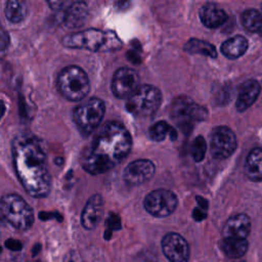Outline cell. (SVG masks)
I'll use <instances>...</instances> for the list:
<instances>
[{
  "mask_svg": "<svg viewBox=\"0 0 262 262\" xmlns=\"http://www.w3.org/2000/svg\"><path fill=\"white\" fill-rule=\"evenodd\" d=\"M11 151L16 175L26 191L34 198L46 196L51 177L41 141L32 135H18L13 139Z\"/></svg>",
  "mask_w": 262,
  "mask_h": 262,
  "instance_id": "6da1fadb",
  "label": "cell"
},
{
  "mask_svg": "<svg viewBox=\"0 0 262 262\" xmlns=\"http://www.w3.org/2000/svg\"><path fill=\"white\" fill-rule=\"evenodd\" d=\"M131 146L132 138L125 126L116 121L106 122L82 154L81 165L90 174L104 173L122 162Z\"/></svg>",
  "mask_w": 262,
  "mask_h": 262,
  "instance_id": "7a4b0ae2",
  "label": "cell"
},
{
  "mask_svg": "<svg viewBox=\"0 0 262 262\" xmlns=\"http://www.w3.org/2000/svg\"><path fill=\"white\" fill-rule=\"evenodd\" d=\"M62 44L69 48L91 51L116 50L122 46V42L114 32H103L96 29H88L68 35L63 37Z\"/></svg>",
  "mask_w": 262,
  "mask_h": 262,
  "instance_id": "3957f363",
  "label": "cell"
},
{
  "mask_svg": "<svg viewBox=\"0 0 262 262\" xmlns=\"http://www.w3.org/2000/svg\"><path fill=\"white\" fill-rule=\"evenodd\" d=\"M57 88L64 98L72 101L81 100L90 89L88 76L80 67L69 66L58 74Z\"/></svg>",
  "mask_w": 262,
  "mask_h": 262,
  "instance_id": "277c9868",
  "label": "cell"
},
{
  "mask_svg": "<svg viewBox=\"0 0 262 262\" xmlns=\"http://www.w3.org/2000/svg\"><path fill=\"white\" fill-rule=\"evenodd\" d=\"M0 215L14 228L26 230L34 222L32 208L18 194H5L0 200Z\"/></svg>",
  "mask_w": 262,
  "mask_h": 262,
  "instance_id": "5b68a950",
  "label": "cell"
},
{
  "mask_svg": "<svg viewBox=\"0 0 262 262\" xmlns=\"http://www.w3.org/2000/svg\"><path fill=\"white\" fill-rule=\"evenodd\" d=\"M162 102L161 91L148 84H139L127 97L126 108L137 117H149L154 115Z\"/></svg>",
  "mask_w": 262,
  "mask_h": 262,
  "instance_id": "8992f818",
  "label": "cell"
},
{
  "mask_svg": "<svg viewBox=\"0 0 262 262\" xmlns=\"http://www.w3.org/2000/svg\"><path fill=\"white\" fill-rule=\"evenodd\" d=\"M170 115L183 132H189L195 123L206 119L207 111L190 98L179 96L171 103Z\"/></svg>",
  "mask_w": 262,
  "mask_h": 262,
  "instance_id": "52a82bcc",
  "label": "cell"
},
{
  "mask_svg": "<svg viewBox=\"0 0 262 262\" xmlns=\"http://www.w3.org/2000/svg\"><path fill=\"white\" fill-rule=\"evenodd\" d=\"M104 112V102L97 97H92L75 108L73 113L74 122L79 131L88 136L97 129L102 121Z\"/></svg>",
  "mask_w": 262,
  "mask_h": 262,
  "instance_id": "ba28073f",
  "label": "cell"
},
{
  "mask_svg": "<svg viewBox=\"0 0 262 262\" xmlns=\"http://www.w3.org/2000/svg\"><path fill=\"white\" fill-rule=\"evenodd\" d=\"M177 196L168 189H156L149 192L144 201V209L155 217H166L177 207Z\"/></svg>",
  "mask_w": 262,
  "mask_h": 262,
  "instance_id": "9c48e42d",
  "label": "cell"
},
{
  "mask_svg": "<svg viewBox=\"0 0 262 262\" xmlns=\"http://www.w3.org/2000/svg\"><path fill=\"white\" fill-rule=\"evenodd\" d=\"M237 145L236 136L226 126H219L214 129L211 136L210 151L217 160H224L231 156Z\"/></svg>",
  "mask_w": 262,
  "mask_h": 262,
  "instance_id": "30bf717a",
  "label": "cell"
},
{
  "mask_svg": "<svg viewBox=\"0 0 262 262\" xmlns=\"http://www.w3.org/2000/svg\"><path fill=\"white\" fill-rule=\"evenodd\" d=\"M139 85V77L135 70L131 68L118 69L112 79V91L118 98L128 97Z\"/></svg>",
  "mask_w": 262,
  "mask_h": 262,
  "instance_id": "8fae6325",
  "label": "cell"
},
{
  "mask_svg": "<svg viewBox=\"0 0 262 262\" xmlns=\"http://www.w3.org/2000/svg\"><path fill=\"white\" fill-rule=\"evenodd\" d=\"M162 250L170 262H188L189 246L179 233H167L162 239Z\"/></svg>",
  "mask_w": 262,
  "mask_h": 262,
  "instance_id": "7c38bea8",
  "label": "cell"
},
{
  "mask_svg": "<svg viewBox=\"0 0 262 262\" xmlns=\"http://www.w3.org/2000/svg\"><path fill=\"white\" fill-rule=\"evenodd\" d=\"M156 168L151 161L139 159L131 162L123 173V178L128 185L136 186L148 181L155 174Z\"/></svg>",
  "mask_w": 262,
  "mask_h": 262,
  "instance_id": "4fadbf2b",
  "label": "cell"
},
{
  "mask_svg": "<svg viewBox=\"0 0 262 262\" xmlns=\"http://www.w3.org/2000/svg\"><path fill=\"white\" fill-rule=\"evenodd\" d=\"M103 213V200L100 194L92 195L86 203L82 214H81V224L85 229H94Z\"/></svg>",
  "mask_w": 262,
  "mask_h": 262,
  "instance_id": "5bb4252c",
  "label": "cell"
},
{
  "mask_svg": "<svg viewBox=\"0 0 262 262\" xmlns=\"http://www.w3.org/2000/svg\"><path fill=\"white\" fill-rule=\"evenodd\" d=\"M251 230V220L248 215L239 213L231 216L223 227L224 238H246Z\"/></svg>",
  "mask_w": 262,
  "mask_h": 262,
  "instance_id": "9a60e30c",
  "label": "cell"
},
{
  "mask_svg": "<svg viewBox=\"0 0 262 262\" xmlns=\"http://www.w3.org/2000/svg\"><path fill=\"white\" fill-rule=\"evenodd\" d=\"M260 84L256 80H247L244 82L238 89V94L235 101L236 110L244 112L249 108L257 99L260 93Z\"/></svg>",
  "mask_w": 262,
  "mask_h": 262,
  "instance_id": "2e32d148",
  "label": "cell"
},
{
  "mask_svg": "<svg viewBox=\"0 0 262 262\" xmlns=\"http://www.w3.org/2000/svg\"><path fill=\"white\" fill-rule=\"evenodd\" d=\"M200 18L207 28L216 29L226 21L227 14L217 4L206 3L200 9Z\"/></svg>",
  "mask_w": 262,
  "mask_h": 262,
  "instance_id": "e0dca14e",
  "label": "cell"
},
{
  "mask_svg": "<svg viewBox=\"0 0 262 262\" xmlns=\"http://www.w3.org/2000/svg\"><path fill=\"white\" fill-rule=\"evenodd\" d=\"M88 13V7L85 2L77 1L68 5L63 15V24L69 29H76L81 27Z\"/></svg>",
  "mask_w": 262,
  "mask_h": 262,
  "instance_id": "ac0fdd59",
  "label": "cell"
},
{
  "mask_svg": "<svg viewBox=\"0 0 262 262\" xmlns=\"http://www.w3.org/2000/svg\"><path fill=\"white\" fill-rule=\"evenodd\" d=\"M245 174L253 181L262 180V148H253L245 163Z\"/></svg>",
  "mask_w": 262,
  "mask_h": 262,
  "instance_id": "d6986e66",
  "label": "cell"
},
{
  "mask_svg": "<svg viewBox=\"0 0 262 262\" xmlns=\"http://www.w3.org/2000/svg\"><path fill=\"white\" fill-rule=\"evenodd\" d=\"M248 49V41L243 36H234L221 45V52L228 58H237L242 56Z\"/></svg>",
  "mask_w": 262,
  "mask_h": 262,
  "instance_id": "ffe728a7",
  "label": "cell"
},
{
  "mask_svg": "<svg viewBox=\"0 0 262 262\" xmlns=\"http://www.w3.org/2000/svg\"><path fill=\"white\" fill-rule=\"evenodd\" d=\"M249 244L246 238H223L221 249L228 258H239L244 256L248 250Z\"/></svg>",
  "mask_w": 262,
  "mask_h": 262,
  "instance_id": "44dd1931",
  "label": "cell"
},
{
  "mask_svg": "<svg viewBox=\"0 0 262 262\" xmlns=\"http://www.w3.org/2000/svg\"><path fill=\"white\" fill-rule=\"evenodd\" d=\"M149 137L155 141H163L167 137L174 140L177 137L175 129L165 121H159L148 129Z\"/></svg>",
  "mask_w": 262,
  "mask_h": 262,
  "instance_id": "7402d4cb",
  "label": "cell"
},
{
  "mask_svg": "<svg viewBox=\"0 0 262 262\" xmlns=\"http://www.w3.org/2000/svg\"><path fill=\"white\" fill-rule=\"evenodd\" d=\"M184 50L189 53H199V54L207 55L213 58L217 56V51L214 45L204 40H200L195 38L189 39L186 42V44L184 45Z\"/></svg>",
  "mask_w": 262,
  "mask_h": 262,
  "instance_id": "603a6c76",
  "label": "cell"
},
{
  "mask_svg": "<svg viewBox=\"0 0 262 262\" xmlns=\"http://www.w3.org/2000/svg\"><path fill=\"white\" fill-rule=\"evenodd\" d=\"M243 26L252 33L262 34V14L256 9H247L242 13Z\"/></svg>",
  "mask_w": 262,
  "mask_h": 262,
  "instance_id": "cb8c5ba5",
  "label": "cell"
},
{
  "mask_svg": "<svg viewBox=\"0 0 262 262\" xmlns=\"http://www.w3.org/2000/svg\"><path fill=\"white\" fill-rule=\"evenodd\" d=\"M27 4L23 1L10 0L5 5L6 18L11 23H19L27 15Z\"/></svg>",
  "mask_w": 262,
  "mask_h": 262,
  "instance_id": "d4e9b609",
  "label": "cell"
},
{
  "mask_svg": "<svg viewBox=\"0 0 262 262\" xmlns=\"http://www.w3.org/2000/svg\"><path fill=\"white\" fill-rule=\"evenodd\" d=\"M207 151V142L203 136H196L190 146V154L195 162L204 160Z\"/></svg>",
  "mask_w": 262,
  "mask_h": 262,
  "instance_id": "484cf974",
  "label": "cell"
},
{
  "mask_svg": "<svg viewBox=\"0 0 262 262\" xmlns=\"http://www.w3.org/2000/svg\"><path fill=\"white\" fill-rule=\"evenodd\" d=\"M105 224L107 227V230L105 231V233H112V230H116L120 228V218L115 214H111Z\"/></svg>",
  "mask_w": 262,
  "mask_h": 262,
  "instance_id": "4316f807",
  "label": "cell"
},
{
  "mask_svg": "<svg viewBox=\"0 0 262 262\" xmlns=\"http://www.w3.org/2000/svg\"><path fill=\"white\" fill-rule=\"evenodd\" d=\"M5 247L11 251H20L23 248V244L18 239L8 238L5 242Z\"/></svg>",
  "mask_w": 262,
  "mask_h": 262,
  "instance_id": "83f0119b",
  "label": "cell"
},
{
  "mask_svg": "<svg viewBox=\"0 0 262 262\" xmlns=\"http://www.w3.org/2000/svg\"><path fill=\"white\" fill-rule=\"evenodd\" d=\"M9 44V36L6 31L0 26V50L5 49Z\"/></svg>",
  "mask_w": 262,
  "mask_h": 262,
  "instance_id": "f1b7e54d",
  "label": "cell"
},
{
  "mask_svg": "<svg viewBox=\"0 0 262 262\" xmlns=\"http://www.w3.org/2000/svg\"><path fill=\"white\" fill-rule=\"evenodd\" d=\"M207 216V213L205 210H203L202 208H195L192 211V217L194 218V220L196 221H201L203 219H205Z\"/></svg>",
  "mask_w": 262,
  "mask_h": 262,
  "instance_id": "f546056e",
  "label": "cell"
},
{
  "mask_svg": "<svg viewBox=\"0 0 262 262\" xmlns=\"http://www.w3.org/2000/svg\"><path fill=\"white\" fill-rule=\"evenodd\" d=\"M39 217L40 219H43V220H47V219H51V218H58L59 220H61V216L58 214V213H49V212H40L39 214Z\"/></svg>",
  "mask_w": 262,
  "mask_h": 262,
  "instance_id": "4dcf8cb0",
  "label": "cell"
},
{
  "mask_svg": "<svg viewBox=\"0 0 262 262\" xmlns=\"http://www.w3.org/2000/svg\"><path fill=\"white\" fill-rule=\"evenodd\" d=\"M196 201H198V203H199V205H200V208H202L203 210H207V208H208V202H207L205 199L198 196V198H196Z\"/></svg>",
  "mask_w": 262,
  "mask_h": 262,
  "instance_id": "1f68e13d",
  "label": "cell"
},
{
  "mask_svg": "<svg viewBox=\"0 0 262 262\" xmlns=\"http://www.w3.org/2000/svg\"><path fill=\"white\" fill-rule=\"evenodd\" d=\"M4 113H5V104H4V102L2 100H0V120L3 117Z\"/></svg>",
  "mask_w": 262,
  "mask_h": 262,
  "instance_id": "d6a6232c",
  "label": "cell"
},
{
  "mask_svg": "<svg viewBox=\"0 0 262 262\" xmlns=\"http://www.w3.org/2000/svg\"><path fill=\"white\" fill-rule=\"evenodd\" d=\"M1 252H2V250H1V247H0V254H1Z\"/></svg>",
  "mask_w": 262,
  "mask_h": 262,
  "instance_id": "836d02e7",
  "label": "cell"
}]
</instances>
